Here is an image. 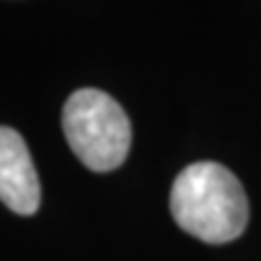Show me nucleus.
Returning a JSON list of instances; mask_svg holds the SVG:
<instances>
[{
    "label": "nucleus",
    "mask_w": 261,
    "mask_h": 261,
    "mask_svg": "<svg viewBox=\"0 0 261 261\" xmlns=\"http://www.w3.org/2000/svg\"><path fill=\"white\" fill-rule=\"evenodd\" d=\"M174 223L208 244L237 240L249 220V201L240 179L218 162H194L177 174L169 194Z\"/></svg>",
    "instance_id": "obj_1"
},
{
    "label": "nucleus",
    "mask_w": 261,
    "mask_h": 261,
    "mask_svg": "<svg viewBox=\"0 0 261 261\" xmlns=\"http://www.w3.org/2000/svg\"><path fill=\"white\" fill-rule=\"evenodd\" d=\"M63 133L77 160L92 172L121 167L130 150V121L102 90L83 87L63 104Z\"/></svg>",
    "instance_id": "obj_2"
},
{
    "label": "nucleus",
    "mask_w": 261,
    "mask_h": 261,
    "mask_svg": "<svg viewBox=\"0 0 261 261\" xmlns=\"http://www.w3.org/2000/svg\"><path fill=\"white\" fill-rule=\"evenodd\" d=\"M0 201L17 215H34L41 205V184L24 138L0 126Z\"/></svg>",
    "instance_id": "obj_3"
}]
</instances>
